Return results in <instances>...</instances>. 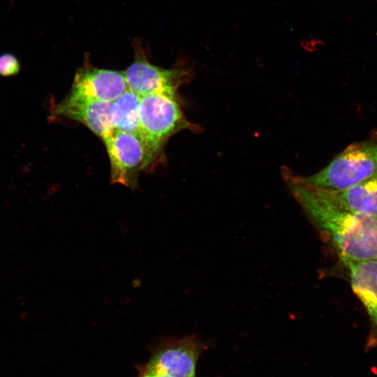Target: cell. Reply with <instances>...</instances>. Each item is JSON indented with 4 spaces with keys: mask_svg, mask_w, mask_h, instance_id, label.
Instances as JSON below:
<instances>
[{
    "mask_svg": "<svg viewBox=\"0 0 377 377\" xmlns=\"http://www.w3.org/2000/svg\"><path fill=\"white\" fill-rule=\"evenodd\" d=\"M284 179L296 200L333 243L342 261L377 260V216L348 210L323 191Z\"/></svg>",
    "mask_w": 377,
    "mask_h": 377,
    "instance_id": "6da1fadb",
    "label": "cell"
},
{
    "mask_svg": "<svg viewBox=\"0 0 377 377\" xmlns=\"http://www.w3.org/2000/svg\"><path fill=\"white\" fill-rule=\"evenodd\" d=\"M377 172V140L352 144L334 157L323 170L309 176L283 168V179L325 192L349 188Z\"/></svg>",
    "mask_w": 377,
    "mask_h": 377,
    "instance_id": "7a4b0ae2",
    "label": "cell"
},
{
    "mask_svg": "<svg viewBox=\"0 0 377 377\" xmlns=\"http://www.w3.org/2000/svg\"><path fill=\"white\" fill-rule=\"evenodd\" d=\"M138 119L139 135L151 161L171 136L184 129H199L185 117L177 95L152 94L141 96Z\"/></svg>",
    "mask_w": 377,
    "mask_h": 377,
    "instance_id": "3957f363",
    "label": "cell"
},
{
    "mask_svg": "<svg viewBox=\"0 0 377 377\" xmlns=\"http://www.w3.org/2000/svg\"><path fill=\"white\" fill-rule=\"evenodd\" d=\"M134 60L124 74L128 89L140 97L152 94L177 95L181 85L188 82L192 71L184 61L171 68H164L150 62L141 40H135Z\"/></svg>",
    "mask_w": 377,
    "mask_h": 377,
    "instance_id": "277c9868",
    "label": "cell"
},
{
    "mask_svg": "<svg viewBox=\"0 0 377 377\" xmlns=\"http://www.w3.org/2000/svg\"><path fill=\"white\" fill-rule=\"evenodd\" d=\"M102 140L110 159L111 182L135 188L140 171L151 162L140 136L114 130Z\"/></svg>",
    "mask_w": 377,
    "mask_h": 377,
    "instance_id": "5b68a950",
    "label": "cell"
},
{
    "mask_svg": "<svg viewBox=\"0 0 377 377\" xmlns=\"http://www.w3.org/2000/svg\"><path fill=\"white\" fill-rule=\"evenodd\" d=\"M202 346L195 336L165 341L159 346L141 373H158L171 377H195Z\"/></svg>",
    "mask_w": 377,
    "mask_h": 377,
    "instance_id": "8992f818",
    "label": "cell"
},
{
    "mask_svg": "<svg viewBox=\"0 0 377 377\" xmlns=\"http://www.w3.org/2000/svg\"><path fill=\"white\" fill-rule=\"evenodd\" d=\"M128 89L124 72L94 67L86 56L70 91L94 100L113 102Z\"/></svg>",
    "mask_w": 377,
    "mask_h": 377,
    "instance_id": "52a82bcc",
    "label": "cell"
},
{
    "mask_svg": "<svg viewBox=\"0 0 377 377\" xmlns=\"http://www.w3.org/2000/svg\"><path fill=\"white\" fill-rule=\"evenodd\" d=\"M112 103L94 100L70 91L52 112L82 123L103 140L114 131L111 121Z\"/></svg>",
    "mask_w": 377,
    "mask_h": 377,
    "instance_id": "ba28073f",
    "label": "cell"
},
{
    "mask_svg": "<svg viewBox=\"0 0 377 377\" xmlns=\"http://www.w3.org/2000/svg\"><path fill=\"white\" fill-rule=\"evenodd\" d=\"M342 262L348 270L353 292L377 326V260Z\"/></svg>",
    "mask_w": 377,
    "mask_h": 377,
    "instance_id": "9c48e42d",
    "label": "cell"
},
{
    "mask_svg": "<svg viewBox=\"0 0 377 377\" xmlns=\"http://www.w3.org/2000/svg\"><path fill=\"white\" fill-rule=\"evenodd\" d=\"M323 192L332 201L345 209L377 216V172L346 190Z\"/></svg>",
    "mask_w": 377,
    "mask_h": 377,
    "instance_id": "30bf717a",
    "label": "cell"
},
{
    "mask_svg": "<svg viewBox=\"0 0 377 377\" xmlns=\"http://www.w3.org/2000/svg\"><path fill=\"white\" fill-rule=\"evenodd\" d=\"M140 98L139 96L128 89L112 103L111 121L114 131L139 135Z\"/></svg>",
    "mask_w": 377,
    "mask_h": 377,
    "instance_id": "8fae6325",
    "label": "cell"
},
{
    "mask_svg": "<svg viewBox=\"0 0 377 377\" xmlns=\"http://www.w3.org/2000/svg\"><path fill=\"white\" fill-rule=\"evenodd\" d=\"M21 65L18 58L10 52L0 54V75L10 77L16 75L20 71Z\"/></svg>",
    "mask_w": 377,
    "mask_h": 377,
    "instance_id": "7c38bea8",
    "label": "cell"
},
{
    "mask_svg": "<svg viewBox=\"0 0 377 377\" xmlns=\"http://www.w3.org/2000/svg\"><path fill=\"white\" fill-rule=\"evenodd\" d=\"M140 377H171L168 375H164L158 373H141Z\"/></svg>",
    "mask_w": 377,
    "mask_h": 377,
    "instance_id": "4fadbf2b",
    "label": "cell"
}]
</instances>
